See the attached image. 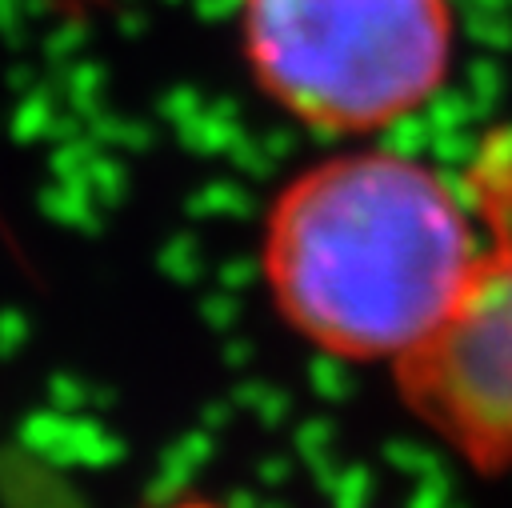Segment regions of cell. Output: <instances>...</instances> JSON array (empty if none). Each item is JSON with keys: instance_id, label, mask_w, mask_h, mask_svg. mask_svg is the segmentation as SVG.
Listing matches in <instances>:
<instances>
[{"instance_id": "cell-1", "label": "cell", "mask_w": 512, "mask_h": 508, "mask_svg": "<svg viewBox=\"0 0 512 508\" xmlns=\"http://www.w3.org/2000/svg\"><path fill=\"white\" fill-rule=\"evenodd\" d=\"M484 240L468 184L408 152L352 148L276 192L260 268L276 312L312 348L396 368L460 308Z\"/></svg>"}, {"instance_id": "cell-2", "label": "cell", "mask_w": 512, "mask_h": 508, "mask_svg": "<svg viewBox=\"0 0 512 508\" xmlns=\"http://www.w3.org/2000/svg\"><path fill=\"white\" fill-rule=\"evenodd\" d=\"M240 52L292 120L372 136L444 88L456 12L452 0H240Z\"/></svg>"}, {"instance_id": "cell-3", "label": "cell", "mask_w": 512, "mask_h": 508, "mask_svg": "<svg viewBox=\"0 0 512 508\" xmlns=\"http://www.w3.org/2000/svg\"><path fill=\"white\" fill-rule=\"evenodd\" d=\"M484 220V260L448 324L404 364V404L468 464H512V140H488L464 176Z\"/></svg>"}, {"instance_id": "cell-4", "label": "cell", "mask_w": 512, "mask_h": 508, "mask_svg": "<svg viewBox=\"0 0 512 508\" xmlns=\"http://www.w3.org/2000/svg\"><path fill=\"white\" fill-rule=\"evenodd\" d=\"M168 508H224V504H216V500H176Z\"/></svg>"}]
</instances>
